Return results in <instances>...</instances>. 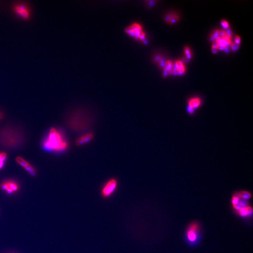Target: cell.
Here are the masks:
<instances>
[{
  "label": "cell",
  "mask_w": 253,
  "mask_h": 253,
  "mask_svg": "<svg viewBox=\"0 0 253 253\" xmlns=\"http://www.w3.org/2000/svg\"><path fill=\"white\" fill-rule=\"evenodd\" d=\"M184 53L186 59L188 60H190L191 59L193 56V54H192V51L190 47L188 46H185L184 48Z\"/></svg>",
  "instance_id": "cell-20"
},
{
  "label": "cell",
  "mask_w": 253,
  "mask_h": 253,
  "mask_svg": "<svg viewBox=\"0 0 253 253\" xmlns=\"http://www.w3.org/2000/svg\"><path fill=\"white\" fill-rule=\"evenodd\" d=\"M43 149L47 152L61 153L69 147V143L65 133L57 127L51 128L42 143Z\"/></svg>",
  "instance_id": "cell-1"
},
{
  "label": "cell",
  "mask_w": 253,
  "mask_h": 253,
  "mask_svg": "<svg viewBox=\"0 0 253 253\" xmlns=\"http://www.w3.org/2000/svg\"><path fill=\"white\" fill-rule=\"evenodd\" d=\"M8 155L5 152H0V170H1L5 165Z\"/></svg>",
  "instance_id": "cell-17"
},
{
  "label": "cell",
  "mask_w": 253,
  "mask_h": 253,
  "mask_svg": "<svg viewBox=\"0 0 253 253\" xmlns=\"http://www.w3.org/2000/svg\"><path fill=\"white\" fill-rule=\"evenodd\" d=\"M13 10L16 14L24 19H29L31 16L30 9L26 4L17 3L14 5Z\"/></svg>",
  "instance_id": "cell-10"
},
{
  "label": "cell",
  "mask_w": 253,
  "mask_h": 253,
  "mask_svg": "<svg viewBox=\"0 0 253 253\" xmlns=\"http://www.w3.org/2000/svg\"><path fill=\"white\" fill-rule=\"evenodd\" d=\"M240 198L239 196V193L238 192H236L234 193L232 197V199H231V203L232 204V206H235L236 204H237L239 202L240 200Z\"/></svg>",
  "instance_id": "cell-21"
},
{
  "label": "cell",
  "mask_w": 253,
  "mask_h": 253,
  "mask_svg": "<svg viewBox=\"0 0 253 253\" xmlns=\"http://www.w3.org/2000/svg\"><path fill=\"white\" fill-rule=\"evenodd\" d=\"M0 188L5 191L8 194H12L18 191L19 185L16 180L13 179H7L1 182Z\"/></svg>",
  "instance_id": "cell-7"
},
{
  "label": "cell",
  "mask_w": 253,
  "mask_h": 253,
  "mask_svg": "<svg viewBox=\"0 0 253 253\" xmlns=\"http://www.w3.org/2000/svg\"><path fill=\"white\" fill-rule=\"evenodd\" d=\"M202 100L199 97H190L187 101V111L190 115L195 114L196 109L201 106Z\"/></svg>",
  "instance_id": "cell-9"
},
{
  "label": "cell",
  "mask_w": 253,
  "mask_h": 253,
  "mask_svg": "<svg viewBox=\"0 0 253 253\" xmlns=\"http://www.w3.org/2000/svg\"><path fill=\"white\" fill-rule=\"evenodd\" d=\"M124 31L127 35L134 40L140 42L144 44H146L147 42L146 34L140 23H132L127 26Z\"/></svg>",
  "instance_id": "cell-4"
},
{
  "label": "cell",
  "mask_w": 253,
  "mask_h": 253,
  "mask_svg": "<svg viewBox=\"0 0 253 253\" xmlns=\"http://www.w3.org/2000/svg\"><path fill=\"white\" fill-rule=\"evenodd\" d=\"M3 117H4V115L3 114L2 112L0 111V121H1L3 119Z\"/></svg>",
  "instance_id": "cell-25"
},
{
  "label": "cell",
  "mask_w": 253,
  "mask_h": 253,
  "mask_svg": "<svg viewBox=\"0 0 253 253\" xmlns=\"http://www.w3.org/2000/svg\"><path fill=\"white\" fill-rule=\"evenodd\" d=\"M234 42L236 44L240 45V42H241V38L239 35H236L234 37Z\"/></svg>",
  "instance_id": "cell-24"
},
{
  "label": "cell",
  "mask_w": 253,
  "mask_h": 253,
  "mask_svg": "<svg viewBox=\"0 0 253 253\" xmlns=\"http://www.w3.org/2000/svg\"><path fill=\"white\" fill-rule=\"evenodd\" d=\"M173 68H174V62L171 60H166L162 67L163 76L166 77L168 75H172Z\"/></svg>",
  "instance_id": "cell-14"
},
{
  "label": "cell",
  "mask_w": 253,
  "mask_h": 253,
  "mask_svg": "<svg viewBox=\"0 0 253 253\" xmlns=\"http://www.w3.org/2000/svg\"><path fill=\"white\" fill-rule=\"evenodd\" d=\"M232 42V33L230 30L219 29V35L212 42V48L227 50Z\"/></svg>",
  "instance_id": "cell-3"
},
{
  "label": "cell",
  "mask_w": 253,
  "mask_h": 253,
  "mask_svg": "<svg viewBox=\"0 0 253 253\" xmlns=\"http://www.w3.org/2000/svg\"><path fill=\"white\" fill-rule=\"evenodd\" d=\"M239 45H238L235 44L234 42L232 41V43H231L230 47L231 49L232 50V51H236V50H237L238 49Z\"/></svg>",
  "instance_id": "cell-23"
},
{
  "label": "cell",
  "mask_w": 253,
  "mask_h": 253,
  "mask_svg": "<svg viewBox=\"0 0 253 253\" xmlns=\"http://www.w3.org/2000/svg\"><path fill=\"white\" fill-rule=\"evenodd\" d=\"M153 60L157 63L158 66L161 68H162L166 61H164L162 56H160L159 55H156V56H155Z\"/></svg>",
  "instance_id": "cell-19"
},
{
  "label": "cell",
  "mask_w": 253,
  "mask_h": 253,
  "mask_svg": "<svg viewBox=\"0 0 253 253\" xmlns=\"http://www.w3.org/2000/svg\"><path fill=\"white\" fill-rule=\"evenodd\" d=\"M220 23L221 25H222V26H223V27L224 29H227L229 28V26H230L228 22L226 20L224 19H223L221 20Z\"/></svg>",
  "instance_id": "cell-22"
},
{
  "label": "cell",
  "mask_w": 253,
  "mask_h": 253,
  "mask_svg": "<svg viewBox=\"0 0 253 253\" xmlns=\"http://www.w3.org/2000/svg\"><path fill=\"white\" fill-rule=\"evenodd\" d=\"M16 162L19 166L24 169L29 175L31 176H36L37 172L35 168L27 160L21 156H17Z\"/></svg>",
  "instance_id": "cell-8"
},
{
  "label": "cell",
  "mask_w": 253,
  "mask_h": 253,
  "mask_svg": "<svg viewBox=\"0 0 253 253\" xmlns=\"http://www.w3.org/2000/svg\"><path fill=\"white\" fill-rule=\"evenodd\" d=\"M186 71L185 62L182 60H176L174 62V68H173L172 75H182L184 74Z\"/></svg>",
  "instance_id": "cell-11"
},
{
  "label": "cell",
  "mask_w": 253,
  "mask_h": 253,
  "mask_svg": "<svg viewBox=\"0 0 253 253\" xmlns=\"http://www.w3.org/2000/svg\"><path fill=\"white\" fill-rule=\"evenodd\" d=\"M238 193L240 198L246 201H248L252 197V194L247 191H241L238 192Z\"/></svg>",
  "instance_id": "cell-18"
},
{
  "label": "cell",
  "mask_w": 253,
  "mask_h": 253,
  "mask_svg": "<svg viewBox=\"0 0 253 253\" xmlns=\"http://www.w3.org/2000/svg\"><path fill=\"white\" fill-rule=\"evenodd\" d=\"M185 237L186 241L190 245H196L200 242L201 238V228L200 224L196 221L190 224L186 230Z\"/></svg>",
  "instance_id": "cell-5"
},
{
  "label": "cell",
  "mask_w": 253,
  "mask_h": 253,
  "mask_svg": "<svg viewBox=\"0 0 253 253\" xmlns=\"http://www.w3.org/2000/svg\"><path fill=\"white\" fill-rule=\"evenodd\" d=\"M164 19L166 22L172 25L178 22L180 19V17L176 12L170 11L165 15L164 17Z\"/></svg>",
  "instance_id": "cell-13"
},
{
  "label": "cell",
  "mask_w": 253,
  "mask_h": 253,
  "mask_svg": "<svg viewBox=\"0 0 253 253\" xmlns=\"http://www.w3.org/2000/svg\"><path fill=\"white\" fill-rule=\"evenodd\" d=\"M237 213L240 217L242 218H251L253 215V209L250 206H248L247 207L241 209L237 212Z\"/></svg>",
  "instance_id": "cell-15"
},
{
  "label": "cell",
  "mask_w": 253,
  "mask_h": 253,
  "mask_svg": "<svg viewBox=\"0 0 253 253\" xmlns=\"http://www.w3.org/2000/svg\"><path fill=\"white\" fill-rule=\"evenodd\" d=\"M119 185L118 180L116 178H110L108 180L100 189V195L105 199L109 198L116 192Z\"/></svg>",
  "instance_id": "cell-6"
},
{
  "label": "cell",
  "mask_w": 253,
  "mask_h": 253,
  "mask_svg": "<svg viewBox=\"0 0 253 253\" xmlns=\"http://www.w3.org/2000/svg\"><path fill=\"white\" fill-rule=\"evenodd\" d=\"M94 135L91 132L85 133L79 136L75 140V144L78 146H84L88 144L93 139Z\"/></svg>",
  "instance_id": "cell-12"
},
{
  "label": "cell",
  "mask_w": 253,
  "mask_h": 253,
  "mask_svg": "<svg viewBox=\"0 0 253 253\" xmlns=\"http://www.w3.org/2000/svg\"><path fill=\"white\" fill-rule=\"evenodd\" d=\"M248 206H249V205H248V201L243 200V199L240 198V201L237 204H236L235 206H234L232 207H233L234 210L237 212L239 210H240L241 209L247 207Z\"/></svg>",
  "instance_id": "cell-16"
},
{
  "label": "cell",
  "mask_w": 253,
  "mask_h": 253,
  "mask_svg": "<svg viewBox=\"0 0 253 253\" xmlns=\"http://www.w3.org/2000/svg\"><path fill=\"white\" fill-rule=\"evenodd\" d=\"M25 141L22 131L14 126H6L0 129V146L8 149L21 146Z\"/></svg>",
  "instance_id": "cell-2"
}]
</instances>
